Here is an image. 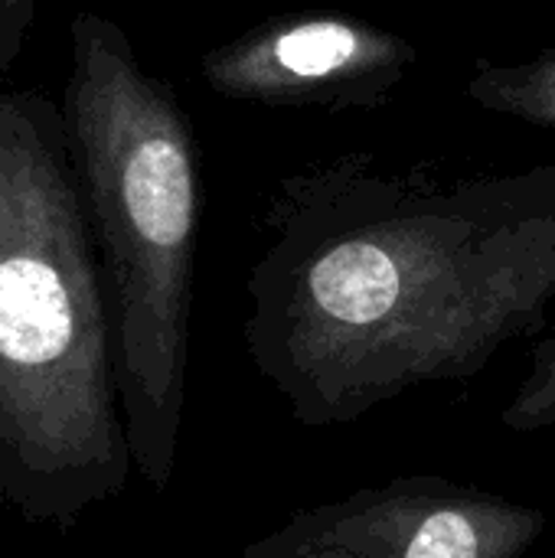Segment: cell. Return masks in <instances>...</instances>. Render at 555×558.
<instances>
[{"instance_id": "cell-1", "label": "cell", "mask_w": 555, "mask_h": 558, "mask_svg": "<svg viewBox=\"0 0 555 558\" xmlns=\"http://www.w3.org/2000/svg\"><path fill=\"white\" fill-rule=\"evenodd\" d=\"M249 271L245 350L304 428L461 383L546 327L555 163L448 170L370 150L275 183Z\"/></svg>"}, {"instance_id": "cell-2", "label": "cell", "mask_w": 555, "mask_h": 558, "mask_svg": "<svg viewBox=\"0 0 555 558\" xmlns=\"http://www.w3.org/2000/svg\"><path fill=\"white\" fill-rule=\"evenodd\" d=\"M134 471L101 252L62 108L0 85V507L72 530Z\"/></svg>"}, {"instance_id": "cell-3", "label": "cell", "mask_w": 555, "mask_h": 558, "mask_svg": "<svg viewBox=\"0 0 555 558\" xmlns=\"http://www.w3.org/2000/svg\"><path fill=\"white\" fill-rule=\"evenodd\" d=\"M59 108L101 252L131 461L144 484L167 490L186 412L200 144L173 88L144 69L114 20L92 10L69 26Z\"/></svg>"}, {"instance_id": "cell-4", "label": "cell", "mask_w": 555, "mask_h": 558, "mask_svg": "<svg viewBox=\"0 0 555 558\" xmlns=\"http://www.w3.org/2000/svg\"><path fill=\"white\" fill-rule=\"evenodd\" d=\"M540 507L438 474L360 487L304 507L242 558H523L546 533Z\"/></svg>"}, {"instance_id": "cell-5", "label": "cell", "mask_w": 555, "mask_h": 558, "mask_svg": "<svg viewBox=\"0 0 555 558\" xmlns=\"http://www.w3.org/2000/svg\"><path fill=\"white\" fill-rule=\"evenodd\" d=\"M422 49L353 13H278L200 59L209 92L262 108L373 111L419 65Z\"/></svg>"}, {"instance_id": "cell-6", "label": "cell", "mask_w": 555, "mask_h": 558, "mask_svg": "<svg viewBox=\"0 0 555 558\" xmlns=\"http://www.w3.org/2000/svg\"><path fill=\"white\" fill-rule=\"evenodd\" d=\"M464 92L484 111L555 131V46L520 62L478 59Z\"/></svg>"}, {"instance_id": "cell-7", "label": "cell", "mask_w": 555, "mask_h": 558, "mask_svg": "<svg viewBox=\"0 0 555 558\" xmlns=\"http://www.w3.org/2000/svg\"><path fill=\"white\" fill-rule=\"evenodd\" d=\"M500 425L507 432H543L555 425V324L536 340L530 369L514 389L510 402L500 412Z\"/></svg>"}, {"instance_id": "cell-8", "label": "cell", "mask_w": 555, "mask_h": 558, "mask_svg": "<svg viewBox=\"0 0 555 558\" xmlns=\"http://www.w3.org/2000/svg\"><path fill=\"white\" fill-rule=\"evenodd\" d=\"M36 7L39 0H0V85H7V75L23 52Z\"/></svg>"}]
</instances>
